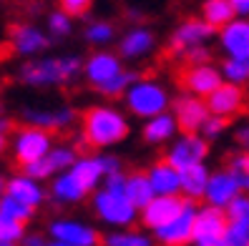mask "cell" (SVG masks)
Instances as JSON below:
<instances>
[{"mask_svg": "<svg viewBox=\"0 0 249 246\" xmlns=\"http://www.w3.org/2000/svg\"><path fill=\"white\" fill-rule=\"evenodd\" d=\"M131 136V123L124 108L113 103H96L81 113V131L76 136L78 146L113 148Z\"/></svg>", "mask_w": 249, "mask_h": 246, "instance_id": "obj_1", "label": "cell"}, {"mask_svg": "<svg viewBox=\"0 0 249 246\" xmlns=\"http://www.w3.org/2000/svg\"><path fill=\"white\" fill-rule=\"evenodd\" d=\"M83 76V58L76 53L40 55L18 68V81L28 88H61Z\"/></svg>", "mask_w": 249, "mask_h": 246, "instance_id": "obj_2", "label": "cell"}, {"mask_svg": "<svg viewBox=\"0 0 249 246\" xmlns=\"http://www.w3.org/2000/svg\"><path fill=\"white\" fill-rule=\"evenodd\" d=\"M126 171L113 173L104 181L98 191L91 196V211L93 216L106 224L108 229H131L139 224V209L131 204V198L126 196Z\"/></svg>", "mask_w": 249, "mask_h": 246, "instance_id": "obj_3", "label": "cell"}, {"mask_svg": "<svg viewBox=\"0 0 249 246\" xmlns=\"http://www.w3.org/2000/svg\"><path fill=\"white\" fill-rule=\"evenodd\" d=\"M124 103H126L131 115H136V118H141V121H149V118H154V115H161V113L171 111L174 96L166 88V83H161L159 78L139 76V81L126 91Z\"/></svg>", "mask_w": 249, "mask_h": 246, "instance_id": "obj_4", "label": "cell"}, {"mask_svg": "<svg viewBox=\"0 0 249 246\" xmlns=\"http://www.w3.org/2000/svg\"><path fill=\"white\" fill-rule=\"evenodd\" d=\"M126 63L119 55V50L108 48H96L89 58H83V78L91 88L101 96H106V91L126 73Z\"/></svg>", "mask_w": 249, "mask_h": 246, "instance_id": "obj_5", "label": "cell"}, {"mask_svg": "<svg viewBox=\"0 0 249 246\" xmlns=\"http://www.w3.org/2000/svg\"><path fill=\"white\" fill-rule=\"evenodd\" d=\"M53 146H55L53 133L43 131V128H36V126L23 123L10 133V153L16 158V164H20V168L46 158Z\"/></svg>", "mask_w": 249, "mask_h": 246, "instance_id": "obj_6", "label": "cell"}, {"mask_svg": "<svg viewBox=\"0 0 249 246\" xmlns=\"http://www.w3.org/2000/svg\"><path fill=\"white\" fill-rule=\"evenodd\" d=\"M212 38H216V28L209 25L201 16H196V18L181 20L177 28H174V33L169 35V46L166 48L181 63L186 53H192L196 48H204Z\"/></svg>", "mask_w": 249, "mask_h": 246, "instance_id": "obj_7", "label": "cell"}, {"mask_svg": "<svg viewBox=\"0 0 249 246\" xmlns=\"http://www.w3.org/2000/svg\"><path fill=\"white\" fill-rule=\"evenodd\" d=\"M209 153H212V143L201 133H179L166 146L164 161H169L174 168L184 171V168H192L196 164H207Z\"/></svg>", "mask_w": 249, "mask_h": 246, "instance_id": "obj_8", "label": "cell"}, {"mask_svg": "<svg viewBox=\"0 0 249 246\" xmlns=\"http://www.w3.org/2000/svg\"><path fill=\"white\" fill-rule=\"evenodd\" d=\"M48 239L61 241L66 246H101L104 234L83 219H73V216H58L48 221Z\"/></svg>", "mask_w": 249, "mask_h": 246, "instance_id": "obj_9", "label": "cell"}, {"mask_svg": "<svg viewBox=\"0 0 249 246\" xmlns=\"http://www.w3.org/2000/svg\"><path fill=\"white\" fill-rule=\"evenodd\" d=\"M177 81H179L181 93H189V96H196V98L207 100L219 85L224 83V76H222V68L216 63H201V66H184L179 70Z\"/></svg>", "mask_w": 249, "mask_h": 246, "instance_id": "obj_10", "label": "cell"}, {"mask_svg": "<svg viewBox=\"0 0 249 246\" xmlns=\"http://www.w3.org/2000/svg\"><path fill=\"white\" fill-rule=\"evenodd\" d=\"M196 213H199V204L186 198V206H184V211L177 216V219H171L166 226H161V229L154 231L156 246H192Z\"/></svg>", "mask_w": 249, "mask_h": 246, "instance_id": "obj_11", "label": "cell"}, {"mask_svg": "<svg viewBox=\"0 0 249 246\" xmlns=\"http://www.w3.org/2000/svg\"><path fill=\"white\" fill-rule=\"evenodd\" d=\"M227 226H229L227 211L201 204L196 213V224H194L192 246H227L224 244Z\"/></svg>", "mask_w": 249, "mask_h": 246, "instance_id": "obj_12", "label": "cell"}, {"mask_svg": "<svg viewBox=\"0 0 249 246\" xmlns=\"http://www.w3.org/2000/svg\"><path fill=\"white\" fill-rule=\"evenodd\" d=\"M8 43L16 55L33 61V58H40L43 50H48L51 35H48V31H43L36 23H16L8 31Z\"/></svg>", "mask_w": 249, "mask_h": 246, "instance_id": "obj_13", "label": "cell"}, {"mask_svg": "<svg viewBox=\"0 0 249 246\" xmlns=\"http://www.w3.org/2000/svg\"><path fill=\"white\" fill-rule=\"evenodd\" d=\"M20 118L25 126H36L43 128V131H66L76 123L78 113L71 106H53V108H40V106H28L20 111Z\"/></svg>", "mask_w": 249, "mask_h": 246, "instance_id": "obj_14", "label": "cell"}, {"mask_svg": "<svg viewBox=\"0 0 249 246\" xmlns=\"http://www.w3.org/2000/svg\"><path fill=\"white\" fill-rule=\"evenodd\" d=\"M171 113L177 118L181 133H201L204 123L209 118V106L204 98H196V96H189V93H181L174 98L171 103Z\"/></svg>", "mask_w": 249, "mask_h": 246, "instance_id": "obj_15", "label": "cell"}, {"mask_svg": "<svg viewBox=\"0 0 249 246\" xmlns=\"http://www.w3.org/2000/svg\"><path fill=\"white\" fill-rule=\"evenodd\" d=\"M186 206V198L184 196H154L149 204H146L139 213V224L146 229V231H154L166 226L171 219H177V216L184 211Z\"/></svg>", "mask_w": 249, "mask_h": 246, "instance_id": "obj_16", "label": "cell"}, {"mask_svg": "<svg viewBox=\"0 0 249 246\" xmlns=\"http://www.w3.org/2000/svg\"><path fill=\"white\" fill-rule=\"evenodd\" d=\"M48 196L53 198V204L58 206H76L81 201H86L89 196H93V191L86 186V181L78 176L73 168L58 173L48 186Z\"/></svg>", "mask_w": 249, "mask_h": 246, "instance_id": "obj_17", "label": "cell"}, {"mask_svg": "<svg viewBox=\"0 0 249 246\" xmlns=\"http://www.w3.org/2000/svg\"><path fill=\"white\" fill-rule=\"evenodd\" d=\"M239 194H242V186L237 183V179L231 176V171L224 166V168L212 171L209 183H207V191H204V204L227 211V206H229Z\"/></svg>", "mask_w": 249, "mask_h": 246, "instance_id": "obj_18", "label": "cell"}, {"mask_svg": "<svg viewBox=\"0 0 249 246\" xmlns=\"http://www.w3.org/2000/svg\"><path fill=\"white\" fill-rule=\"evenodd\" d=\"M207 106L212 115H222V118H237L247 108V91L234 83H222L219 88L207 98Z\"/></svg>", "mask_w": 249, "mask_h": 246, "instance_id": "obj_19", "label": "cell"}, {"mask_svg": "<svg viewBox=\"0 0 249 246\" xmlns=\"http://www.w3.org/2000/svg\"><path fill=\"white\" fill-rule=\"evenodd\" d=\"M216 43L224 58H239L249 55V18L237 16L231 23L216 31Z\"/></svg>", "mask_w": 249, "mask_h": 246, "instance_id": "obj_20", "label": "cell"}, {"mask_svg": "<svg viewBox=\"0 0 249 246\" xmlns=\"http://www.w3.org/2000/svg\"><path fill=\"white\" fill-rule=\"evenodd\" d=\"M156 48V35L151 28L146 25H131L128 31L119 38V55L124 61H141V58H149Z\"/></svg>", "mask_w": 249, "mask_h": 246, "instance_id": "obj_21", "label": "cell"}, {"mask_svg": "<svg viewBox=\"0 0 249 246\" xmlns=\"http://www.w3.org/2000/svg\"><path fill=\"white\" fill-rule=\"evenodd\" d=\"M5 194L13 196V198H18L20 204L31 206V209H36V211L46 204V198H48V189L43 186V181L28 176L25 171L8 176V189H5Z\"/></svg>", "mask_w": 249, "mask_h": 246, "instance_id": "obj_22", "label": "cell"}, {"mask_svg": "<svg viewBox=\"0 0 249 246\" xmlns=\"http://www.w3.org/2000/svg\"><path fill=\"white\" fill-rule=\"evenodd\" d=\"M146 176L156 196H181V171L164 158H159L146 168Z\"/></svg>", "mask_w": 249, "mask_h": 246, "instance_id": "obj_23", "label": "cell"}, {"mask_svg": "<svg viewBox=\"0 0 249 246\" xmlns=\"http://www.w3.org/2000/svg\"><path fill=\"white\" fill-rule=\"evenodd\" d=\"M179 133H181V128H179L171 111L154 115V118L143 121V126H141V138H143V143H149V146H169Z\"/></svg>", "mask_w": 249, "mask_h": 246, "instance_id": "obj_24", "label": "cell"}, {"mask_svg": "<svg viewBox=\"0 0 249 246\" xmlns=\"http://www.w3.org/2000/svg\"><path fill=\"white\" fill-rule=\"evenodd\" d=\"M212 171L207 164H196L192 168L181 171V196L189 201H204V191H207Z\"/></svg>", "mask_w": 249, "mask_h": 246, "instance_id": "obj_25", "label": "cell"}, {"mask_svg": "<svg viewBox=\"0 0 249 246\" xmlns=\"http://www.w3.org/2000/svg\"><path fill=\"white\" fill-rule=\"evenodd\" d=\"M101 246H156L154 234L146 229H108L104 239H101Z\"/></svg>", "mask_w": 249, "mask_h": 246, "instance_id": "obj_26", "label": "cell"}, {"mask_svg": "<svg viewBox=\"0 0 249 246\" xmlns=\"http://www.w3.org/2000/svg\"><path fill=\"white\" fill-rule=\"evenodd\" d=\"M124 189H126V196L131 198V204H134L139 211L156 196L151 183H149L146 171H126V186Z\"/></svg>", "mask_w": 249, "mask_h": 246, "instance_id": "obj_27", "label": "cell"}, {"mask_svg": "<svg viewBox=\"0 0 249 246\" xmlns=\"http://www.w3.org/2000/svg\"><path fill=\"white\" fill-rule=\"evenodd\" d=\"M201 18L219 31V28H224L227 23H231L237 18V10H234L231 0H204L201 3Z\"/></svg>", "mask_w": 249, "mask_h": 246, "instance_id": "obj_28", "label": "cell"}, {"mask_svg": "<svg viewBox=\"0 0 249 246\" xmlns=\"http://www.w3.org/2000/svg\"><path fill=\"white\" fill-rule=\"evenodd\" d=\"M219 68H222L224 83H234V85H239V88H247L249 85V55L224 58Z\"/></svg>", "mask_w": 249, "mask_h": 246, "instance_id": "obj_29", "label": "cell"}, {"mask_svg": "<svg viewBox=\"0 0 249 246\" xmlns=\"http://www.w3.org/2000/svg\"><path fill=\"white\" fill-rule=\"evenodd\" d=\"M78 148L76 146H71V143H55V146L51 148V153L46 156L48 158V164H51V168H53V173L58 176V173H63V171H68L73 164L78 161Z\"/></svg>", "mask_w": 249, "mask_h": 246, "instance_id": "obj_30", "label": "cell"}, {"mask_svg": "<svg viewBox=\"0 0 249 246\" xmlns=\"http://www.w3.org/2000/svg\"><path fill=\"white\" fill-rule=\"evenodd\" d=\"M83 38H86V43H91L96 48H108L116 38V28L108 20H93V23L86 25Z\"/></svg>", "mask_w": 249, "mask_h": 246, "instance_id": "obj_31", "label": "cell"}, {"mask_svg": "<svg viewBox=\"0 0 249 246\" xmlns=\"http://www.w3.org/2000/svg\"><path fill=\"white\" fill-rule=\"evenodd\" d=\"M227 168L242 186V194H249V151H237L227 158Z\"/></svg>", "mask_w": 249, "mask_h": 246, "instance_id": "obj_32", "label": "cell"}, {"mask_svg": "<svg viewBox=\"0 0 249 246\" xmlns=\"http://www.w3.org/2000/svg\"><path fill=\"white\" fill-rule=\"evenodd\" d=\"M0 213H3V216H8V219H13V221L28 224V221H33L36 209L25 206V204H20L18 198H13V196H8V194H5L3 198H0Z\"/></svg>", "mask_w": 249, "mask_h": 246, "instance_id": "obj_33", "label": "cell"}, {"mask_svg": "<svg viewBox=\"0 0 249 246\" xmlns=\"http://www.w3.org/2000/svg\"><path fill=\"white\" fill-rule=\"evenodd\" d=\"M46 28H48V35L51 38H68L73 33V18L68 16L66 10H51L48 18H46Z\"/></svg>", "mask_w": 249, "mask_h": 246, "instance_id": "obj_34", "label": "cell"}, {"mask_svg": "<svg viewBox=\"0 0 249 246\" xmlns=\"http://www.w3.org/2000/svg\"><path fill=\"white\" fill-rule=\"evenodd\" d=\"M227 219L234 226H247L249 229V194H239L227 206Z\"/></svg>", "mask_w": 249, "mask_h": 246, "instance_id": "obj_35", "label": "cell"}, {"mask_svg": "<svg viewBox=\"0 0 249 246\" xmlns=\"http://www.w3.org/2000/svg\"><path fill=\"white\" fill-rule=\"evenodd\" d=\"M25 234H28L25 224L13 221V219H8V216L0 213V244H18L20 246Z\"/></svg>", "mask_w": 249, "mask_h": 246, "instance_id": "obj_36", "label": "cell"}, {"mask_svg": "<svg viewBox=\"0 0 249 246\" xmlns=\"http://www.w3.org/2000/svg\"><path fill=\"white\" fill-rule=\"evenodd\" d=\"M227 128H229V118H222V115H209L207 123H204V128H201V136L212 143L216 138H222L227 133Z\"/></svg>", "mask_w": 249, "mask_h": 246, "instance_id": "obj_37", "label": "cell"}, {"mask_svg": "<svg viewBox=\"0 0 249 246\" xmlns=\"http://www.w3.org/2000/svg\"><path fill=\"white\" fill-rule=\"evenodd\" d=\"M28 176H33V179H38V181H53L55 179V173H53V168H51V164H48V158H40V161H36V164H31V166H25L23 168Z\"/></svg>", "mask_w": 249, "mask_h": 246, "instance_id": "obj_38", "label": "cell"}, {"mask_svg": "<svg viewBox=\"0 0 249 246\" xmlns=\"http://www.w3.org/2000/svg\"><path fill=\"white\" fill-rule=\"evenodd\" d=\"M91 5H93V0H58V8L66 10L71 18L86 16V13L91 10Z\"/></svg>", "mask_w": 249, "mask_h": 246, "instance_id": "obj_39", "label": "cell"}, {"mask_svg": "<svg viewBox=\"0 0 249 246\" xmlns=\"http://www.w3.org/2000/svg\"><path fill=\"white\" fill-rule=\"evenodd\" d=\"M227 246H249V229L247 226H227V236H224Z\"/></svg>", "mask_w": 249, "mask_h": 246, "instance_id": "obj_40", "label": "cell"}, {"mask_svg": "<svg viewBox=\"0 0 249 246\" xmlns=\"http://www.w3.org/2000/svg\"><path fill=\"white\" fill-rule=\"evenodd\" d=\"M201 63H212V48H209V46L186 53L184 61H181V66H201Z\"/></svg>", "mask_w": 249, "mask_h": 246, "instance_id": "obj_41", "label": "cell"}, {"mask_svg": "<svg viewBox=\"0 0 249 246\" xmlns=\"http://www.w3.org/2000/svg\"><path fill=\"white\" fill-rule=\"evenodd\" d=\"M234 141H237L239 151H249V115L239 121V126L234 128Z\"/></svg>", "mask_w": 249, "mask_h": 246, "instance_id": "obj_42", "label": "cell"}, {"mask_svg": "<svg viewBox=\"0 0 249 246\" xmlns=\"http://www.w3.org/2000/svg\"><path fill=\"white\" fill-rule=\"evenodd\" d=\"M46 244H48V239L43 234H38V231H28L20 241V246H46Z\"/></svg>", "mask_w": 249, "mask_h": 246, "instance_id": "obj_43", "label": "cell"}, {"mask_svg": "<svg viewBox=\"0 0 249 246\" xmlns=\"http://www.w3.org/2000/svg\"><path fill=\"white\" fill-rule=\"evenodd\" d=\"M234 10H237V16L242 18H249V0H231Z\"/></svg>", "mask_w": 249, "mask_h": 246, "instance_id": "obj_44", "label": "cell"}, {"mask_svg": "<svg viewBox=\"0 0 249 246\" xmlns=\"http://www.w3.org/2000/svg\"><path fill=\"white\" fill-rule=\"evenodd\" d=\"M8 148H10V138H8V133H0V156H3Z\"/></svg>", "mask_w": 249, "mask_h": 246, "instance_id": "obj_45", "label": "cell"}, {"mask_svg": "<svg viewBox=\"0 0 249 246\" xmlns=\"http://www.w3.org/2000/svg\"><path fill=\"white\" fill-rule=\"evenodd\" d=\"M0 133H10V121L0 115Z\"/></svg>", "mask_w": 249, "mask_h": 246, "instance_id": "obj_46", "label": "cell"}, {"mask_svg": "<svg viewBox=\"0 0 249 246\" xmlns=\"http://www.w3.org/2000/svg\"><path fill=\"white\" fill-rule=\"evenodd\" d=\"M5 189H8V179L3 176V173H0V198L5 196Z\"/></svg>", "mask_w": 249, "mask_h": 246, "instance_id": "obj_47", "label": "cell"}, {"mask_svg": "<svg viewBox=\"0 0 249 246\" xmlns=\"http://www.w3.org/2000/svg\"><path fill=\"white\" fill-rule=\"evenodd\" d=\"M126 16H128L131 20H141V13H139V10H128Z\"/></svg>", "mask_w": 249, "mask_h": 246, "instance_id": "obj_48", "label": "cell"}, {"mask_svg": "<svg viewBox=\"0 0 249 246\" xmlns=\"http://www.w3.org/2000/svg\"><path fill=\"white\" fill-rule=\"evenodd\" d=\"M46 246H66V244H61V241H53V239H48V244Z\"/></svg>", "mask_w": 249, "mask_h": 246, "instance_id": "obj_49", "label": "cell"}, {"mask_svg": "<svg viewBox=\"0 0 249 246\" xmlns=\"http://www.w3.org/2000/svg\"><path fill=\"white\" fill-rule=\"evenodd\" d=\"M0 246H18V244H0Z\"/></svg>", "mask_w": 249, "mask_h": 246, "instance_id": "obj_50", "label": "cell"}]
</instances>
